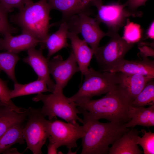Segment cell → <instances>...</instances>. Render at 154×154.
Segmentation results:
<instances>
[{"label": "cell", "mask_w": 154, "mask_h": 154, "mask_svg": "<svg viewBox=\"0 0 154 154\" xmlns=\"http://www.w3.org/2000/svg\"><path fill=\"white\" fill-rule=\"evenodd\" d=\"M8 12L0 2V34L3 35L7 34L15 33L17 29L9 23L8 19Z\"/></svg>", "instance_id": "f1b7e54d"}, {"label": "cell", "mask_w": 154, "mask_h": 154, "mask_svg": "<svg viewBox=\"0 0 154 154\" xmlns=\"http://www.w3.org/2000/svg\"><path fill=\"white\" fill-rule=\"evenodd\" d=\"M84 82L78 91L70 98V102L75 103L84 102L92 99L95 96L106 94L118 85L117 73L97 71L90 68L84 73Z\"/></svg>", "instance_id": "277c9868"}, {"label": "cell", "mask_w": 154, "mask_h": 154, "mask_svg": "<svg viewBox=\"0 0 154 154\" xmlns=\"http://www.w3.org/2000/svg\"><path fill=\"white\" fill-rule=\"evenodd\" d=\"M90 14L80 13L71 16L64 22H66L69 31L77 35L80 33L84 40L94 51L98 47L102 39L108 34L101 30L100 23L95 18L90 17Z\"/></svg>", "instance_id": "9c48e42d"}, {"label": "cell", "mask_w": 154, "mask_h": 154, "mask_svg": "<svg viewBox=\"0 0 154 154\" xmlns=\"http://www.w3.org/2000/svg\"><path fill=\"white\" fill-rule=\"evenodd\" d=\"M11 91L5 82L0 78V101L17 113H21L25 112L26 109L17 106L9 98Z\"/></svg>", "instance_id": "83f0119b"}, {"label": "cell", "mask_w": 154, "mask_h": 154, "mask_svg": "<svg viewBox=\"0 0 154 154\" xmlns=\"http://www.w3.org/2000/svg\"><path fill=\"white\" fill-rule=\"evenodd\" d=\"M19 153L17 151L15 150V149H10V148L5 151L4 154H12Z\"/></svg>", "instance_id": "e575fe53"}, {"label": "cell", "mask_w": 154, "mask_h": 154, "mask_svg": "<svg viewBox=\"0 0 154 154\" xmlns=\"http://www.w3.org/2000/svg\"><path fill=\"white\" fill-rule=\"evenodd\" d=\"M42 50L40 48L37 50L35 47L29 48L27 50V56L23 60L33 68L38 76L37 79L44 81L52 93L55 89V84L50 78L48 60L43 55Z\"/></svg>", "instance_id": "7c38bea8"}, {"label": "cell", "mask_w": 154, "mask_h": 154, "mask_svg": "<svg viewBox=\"0 0 154 154\" xmlns=\"http://www.w3.org/2000/svg\"><path fill=\"white\" fill-rule=\"evenodd\" d=\"M124 26L122 37L126 42L134 44L141 40L142 31L139 24L130 22L128 18Z\"/></svg>", "instance_id": "484cf974"}, {"label": "cell", "mask_w": 154, "mask_h": 154, "mask_svg": "<svg viewBox=\"0 0 154 154\" xmlns=\"http://www.w3.org/2000/svg\"><path fill=\"white\" fill-rule=\"evenodd\" d=\"M67 154H76V152H73L71 150V149H69V151Z\"/></svg>", "instance_id": "d590c367"}, {"label": "cell", "mask_w": 154, "mask_h": 154, "mask_svg": "<svg viewBox=\"0 0 154 154\" xmlns=\"http://www.w3.org/2000/svg\"><path fill=\"white\" fill-rule=\"evenodd\" d=\"M49 141L53 143L58 149L65 146L68 149L76 147V142L85 134L83 125L73 124L57 120H49Z\"/></svg>", "instance_id": "30bf717a"}, {"label": "cell", "mask_w": 154, "mask_h": 154, "mask_svg": "<svg viewBox=\"0 0 154 154\" xmlns=\"http://www.w3.org/2000/svg\"><path fill=\"white\" fill-rule=\"evenodd\" d=\"M40 42L31 35L22 32L19 35L13 36L11 34L4 35L0 38V50H4L17 54L35 46Z\"/></svg>", "instance_id": "5bb4252c"}, {"label": "cell", "mask_w": 154, "mask_h": 154, "mask_svg": "<svg viewBox=\"0 0 154 154\" xmlns=\"http://www.w3.org/2000/svg\"><path fill=\"white\" fill-rule=\"evenodd\" d=\"M46 0L33 1L26 3L19 12L11 16V22L19 26L22 32L28 33L40 42V48L45 49V42L49 34L50 13L51 10Z\"/></svg>", "instance_id": "7a4b0ae2"}, {"label": "cell", "mask_w": 154, "mask_h": 154, "mask_svg": "<svg viewBox=\"0 0 154 154\" xmlns=\"http://www.w3.org/2000/svg\"><path fill=\"white\" fill-rule=\"evenodd\" d=\"M51 9L60 11L62 18L56 23V25L64 21L71 16L81 13L90 14L89 0H46Z\"/></svg>", "instance_id": "2e32d148"}, {"label": "cell", "mask_w": 154, "mask_h": 154, "mask_svg": "<svg viewBox=\"0 0 154 154\" xmlns=\"http://www.w3.org/2000/svg\"><path fill=\"white\" fill-rule=\"evenodd\" d=\"M21 124L12 126L0 137V154L4 153L13 145L23 144L24 138Z\"/></svg>", "instance_id": "603a6c76"}, {"label": "cell", "mask_w": 154, "mask_h": 154, "mask_svg": "<svg viewBox=\"0 0 154 154\" xmlns=\"http://www.w3.org/2000/svg\"><path fill=\"white\" fill-rule=\"evenodd\" d=\"M130 105L135 107H145L154 105V82L149 81Z\"/></svg>", "instance_id": "d4e9b609"}, {"label": "cell", "mask_w": 154, "mask_h": 154, "mask_svg": "<svg viewBox=\"0 0 154 154\" xmlns=\"http://www.w3.org/2000/svg\"><path fill=\"white\" fill-rule=\"evenodd\" d=\"M107 33L110 37L109 41L94 51L101 71L109 72L119 65L125 60L126 54L134 44L127 43L118 33Z\"/></svg>", "instance_id": "52a82bcc"}, {"label": "cell", "mask_w": 154, "mask_h": 154, "mask_svg": "<svg viewBox=\"0 0 154 154\" xmlns=\"http://www.w3.org/2000/svg\"><path fill=\"white\" fill-rule=\"evenodd\" d=\"M141 131L131 128L116 140L109 147L108 154H142L136 143L137 139Z\"/></svg>", "instance_id": "e0dca14e"}, {"label": "cell", "mask_w": 154, "mask_h": 154, "mask_svg": "<svg viewBox=\"0 0 154 154\" xmlns=\"http://www.w3.org/2000/svg\"><path fill=\"white\" fill-rule=\"evenodd\" d=\"M91 5L97 9L95 19L99 23H103L106 25L109 33H118L119 30L124 26L129 17H138L127 9L125 3L120 4L118 2L105 5L102 0H94Z\"/></svg>", "instance_id": "ba28073f"}, {"label": "cell", "mask_w": 154, "mask_h": 154, "mask_svg": "<svg viewBox=\"0 0 154 154\" xmlns=\"http://www.w3.org/2000/svg\"><path fill=\"white\" fill-rule=\"evenodd\" d=\"M46 92H51L44 81L37 79L35 81L25 84L14 83V89L11 90L9 98L11 99L19 96Z\"/></svg>", "instance_id": "7402d4cb"}, {"label": "cell", "mask_w": 154, "mask_h": 154, "mask_svg": "<svg viewBox=\"0 0 154 154\" xmlns=\"http://www.w3.org/2000/svg\"><path fill=\"white\" fill-rule=\"evenodd\" d=\"M141 132L143 133L141 137H137L136 143L139 145L143 149L144 154H154V133L150 131H147L142 129Z\"/></svg>", "instance_id": "4316f807"}, {"label": "cell", "mask_w": 154, "mask_h": 154, "mask_svg": "<svg viewBox=\"0 0 154 154\" xmlns=\"http://www.w3.org/2000/svg\"><path fill=\"white\" fill-rule=\"evenodd\" d=\"M32 0H0V2L9 13L14 8L19 10L22 9L27 3Z\"/></svg>", "instance_id": "f546056e"}, {"label": "cell", "mask_w": 154, "mask_h": 154, "mask_svg": "<svg viewBox=\"0 0 154 154\" xmlns=\"http://www.w3.org/2000/svg\"><path fill=\"white\" fill-rule=\"evenodd\" d=\"M52 93L47 95L38 94L32 98L33 101H41L43 103L41 109L45 117L47 116L49 120L58 117L73 124L78 123L77 121L83 124V119L77 115L81 113L76 104L68 100L67 97L63 93V90Z\"/></svg>", "instance_id": "5b68a950"}, {"label": "cell", "mask_w": 154, "mask_h": 154, "mask_svg": "<svg viewBox=\"0 0 154 154\" xmlns=\"http://www.w3.org/2000/svg\"><path fill=\"white\" fill-rule=\"evenodd\" d=\"M120 0H119V1H118V2H119L120 1Z\"/></svg>", "instance_id": "74e56055"}, {"label": "cell", "mask_w": 154, "mask_h": 154, "mask_svg": "<svg viewBox=\"0 0 154 154\" xmlns=\"http://www.w3.org/2000/svg\"><path fill=\"white\" fill-rule=\"evenodd\" d=\"M27 123L23 129L27 149L34 154H41L42 147L50 136L49 120L45 118L41 108L29 107L27 109Z\"/></svg>", "instance_id": "8992f818"}, {"label": "cell", "mask_w": 154, "mask_h": 154, "mask_svg": "<svg viewBox=\"0 0 154 154\" xmlns=\"http://www.w3.org/2000/svg\"><path fill=\"white\" fill-rule=\"evenodd\" d=\"M83 116L85 134L82 138V154H108L109 146L131 128L125 123H103L87 111L78 108Z\"/></svg>", "instance_id": "6da1fadb"}, {"label": "cell", "mask_w": 154, "mask_h": 154, "mask_svg": "<svg viewBox=\"0 0 154 154\" xmlns=\"http://www.w3.org/2000/svg\"><path fill=\"white\" fill-rule=\"evenodd\" d=\"M138 48L139 52L138 54L139 57L142 58L148 56L154 57L153 44L144 42H138Z\"/></svg>", "instance_id": "4dcf8cb0"}, {"label": "cell", "mask_w": 154, "mask_h": 154, "mask_svg": "<svg viewBox=\"0 0 154 154\" xmlns=\"http://www.w3.org/2000/svg\"><path fill=\"white\" fill-rule=\"evenodd\" d=\"M128 114L130 120L124 124L126 127L133 128L136 125L147 127L154 126V105L147 108L130 105Z\"/></svg>", "instance_id": "d6986e66"}, {"label": "cell", "mask_w": 154, "mask_h": 154, "mask_svg": "<svg viewBox=\"0 0 154 154\" xmlns=\"http://www.w3.org/2000/svg\"><path fill=\"white\" fill-rule=\"evenodd\" d=\"M4 106H6L0 101V108Z\"/></svg>", "instance_id": "8d00e7d4"}, {"label": "cell", "mask_w": 154, "mask_h": 154, "mask_svg": "<svg viewBox=\"0 0 154 154\" xmlns=\"http://www.w3.org/2000/svg\"><path fill=\"white\" fill-rule=\"evenodd\" d=\"M110 72L137 74L154 78V61L147 58L142 60H124Z\"/></svg>", "instance_id": "ac0fdd59"}, {"label": "cell", "mask_w": 154, "mask_h": 154, "mask_svg": "<svg viewBox=\"0 0 154 154\" xmlns=\"http://www.w3.org/2000/svg\"><path fill=\"white\" fill-rule=\"evenodd\" d=\"M48 64L50 74L52 76L56 82L53 92L63 90L72 76L80 71L71 50L66 59L63 60L60 55H57L48 60Z\"/></svg>", "instance_id": "8fae6325"}, {"label": "cell", "mask_w": 154, "mask_h": 154, "mask_svg": "<svg viewBox=\"0 0 154 154\" xmlns=\"http://www.w3.org/2000/svg\"><path fill=\"white\" fill-rule=\"evenodd\" d=\"M59 25L58 30L51 34H49L46 40L45 48L48 50L46 58L48 61L51 56L61 49L70 46L67 42L69 29L66 22H63Z\"/></svg>", "instance_id": "ffe728a7"}, {"label": "cell", "mask_w": 154, "mask_h": 154, "mask_svg": "<svg viewBox=\"0 0 154 154\" xmlns=\"http://www.w3.org/2000/svg\"><path fill=\"white\" fill-rule=\"evenodd\" d=\"M19 59L17 54L8 51L0 52V70L3 71L14 83L17 82L15 67Z\"/></svg>", "instance_id": "cb8c5ba5"}, {"label": "cell", "mask_w": 154, "mask_h": 154, "mask_svg": "<svg viewBox=\"0 0 154 154\" xmlns=\"http://www.w3.org/2000/svg\"><path fill=\"white\" fill-rule=\"evenodd\" d=\"M67 37L71 42V50L73 52L81 74L88 69L94 50L89 47L88 44L84 40L80 39L78 35L68 31Z\"/></svg>", "instance_id": "9a60e30c"}, {"label": "cell", "mask_w": 154, "mask_h": 154, "mask_svg": "<svg viewBox=\"0 0 154 154\" xmlns=\"http://www.w3.org/2000/svg\"><path fill=\"white\" fill-rule=\"evenodd\" d=\"M154 22L153 21L149 25L145 34V39L149 38L154 39Z\"/></svg>", "instance_id": "d6a6232c"}, {"label": "cell", "mask_w": 154, "mask_h": 154, "mask_svg": "<svg viewBox=\"0 0 154 154\" xmlns=\"http://www.w3.org/2000/svg\"><path fill=\"white\" fill-rule=\"evenodd\" d=\"M117 73L118 86L130 103L144 88L146 84L153 78L137 74Z\"/></svg>", "instance_id": "4fadbf2b"}, {"label": "cell", "mask_w": 154, "mask_h": 154, "mask_svg": "<svg viewBox=\"0 0 154 154\" xmlns=\"http://www.w3.org/2000/svg\"><path fill=\"white\" fill-rule=\"evenodd\" d=\"M125 3L127 9L130 11L135 14L138 17H141L142 13L141 11H137L138 7L142 6H145L146 2L148 0H126Z\"/></svg>", "instance_id": "1f68e13d"}, {"label": "cell", "mask_w": 154, "mask_h": 154, "mask_svg": "<svg viewBox=\"0 0 154 154\" xmlns=\"http://www.w3.org/2000/svg\"><path fill=\"white\" fill-rule=\"evenodd\" d=\"M75 104L78 108L88 111L97 120L104 119L110 122L122 123L130 120L128 114L130 102L118 85L101 98Z\"/></svg>", "instance_id": "3957f363"}, {"label": "cell", "mask_w": 154, "mask_h": 154, "mask_svg": "<svg viewBox=\"0 0 154 154\" xmlns=\"http://www.w3.org/2000/svg\"><path fill=\"white\" fill-rule=\"evenodd\" d=\"M27 110L23 113H17L6 106L0 108V137L8 129L15 125L21 124L27 119Z\"/></svg>", "instance_id": "44dd1931"}, {"label": "cell", "mask_w": 154, "mask_h": 154, "mask_svg": "<svg viewBox=\"0 0 154 154\" xmlns=\"http://www.w3.org/2000/svg\"><path fill=\"white\" fill-rule=\"evenodd\" d=\"M49 143L47 146V153L48 154H58L57 149L55 145L52 142L49 141Z\"/></svg>", "instance_id": "836d02e7"}]
</instances>
